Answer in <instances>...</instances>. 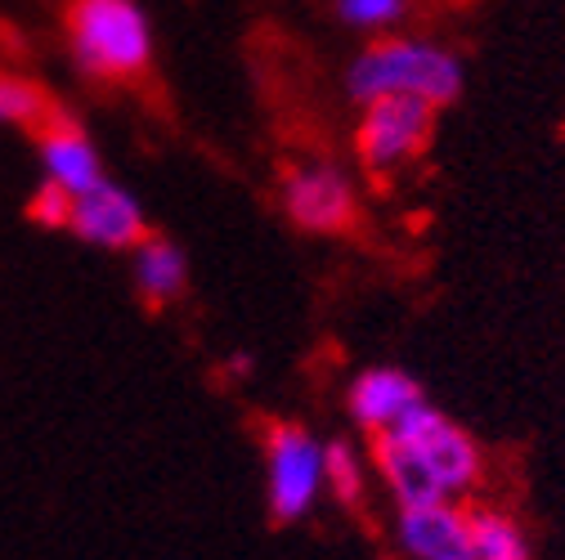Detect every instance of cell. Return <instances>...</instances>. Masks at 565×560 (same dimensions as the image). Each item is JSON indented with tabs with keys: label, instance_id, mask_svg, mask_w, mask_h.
<instances>
[{
	"label": "cell",
	"instance_id": "cell-1",
	"mask_svg": "<svg viewBox=\"0 0 565 560\" xmlns=\"http://www.w3.org/2000/svg\"><path fill=\"white\" fill-rule=\"evenodd\" d=\"M345 90L360 104L382 95H408V99H427L431 108H445L462 95V63L431 41L382 36L350 63Z\"/></svg>",
	"mask_w": 565,
	"mask_h": 560
},
{
	"label": "cell",
	"instance_id": "cell-2",
	"mask_svg": "<svg viewBox=\"0 0 565 560\" xmlns=\"http://www.w3.org/2000/svg\"><path fill=\"white\" fill-rule=\"evenodd\" d=\"M67 54L95 82H126L153 58V28L139 0H73Z\"/></svg>",
	"mask_w": 565,
	"mask_h": 560
},
{
	"label": "cell",
	"instance_id": "cell-3",
	"mask_svg": "<svg viewBox=\"0 0 565 560\" xmlns=\"http://www.w3.org/2000/svg\"><path fill=\"white\" fill-rule=\"evenodd\" d=\"M328 488L323 475V444L306 431V427H269L265 440V498H269V516L278 525H297L301 516H310L315 498Z\"/></svg>",
	"mask_w": 565,
	"mask_h": 560
},
{
	"label": "cell",
	"instance_id": "cell-4",
	"mask_svg": "<svg viewBox=\"0 0 565 560\" xmlns=\"http://www.w3.org/2000/svg\"><path fill=\"white\" fill-rule=\"evenodd\" d=\"M431 130H436V108L427 99H408V95L369 99L355 130L360 162L373 175H391L413 158H422V149L431 144Z\"/></svg>",
	"mask_w": 565,
	"mask_h": 560
},
{
	"label": "cell",
	"instance_id": "cell-5",
	"mask_svg": "<svg viewBox=\"0 0 565 560\" xmlns=\"http://www.w3.org/2000/svg\"><path fill=\"white\" fill-rule=\"evenodd\" d=\"M391 435L408 440L422 457H427V466H431V471L440 475V484L449 488V498L471 494V488L480 484V475H484V453H480V444H476L458 422H449L440 408H431L427 399L413 403V408L399 417V422L391 427Z\"/></svg>",
	"mask_w": 565,
	"mask_h": 560
},
{
	"label": "cell",
	"instance_id": "cell-6",
	"mask_svg": "<svg viewBox=\"0 0 565 560\" xmlns=\"http://www.w3.org/2000/svg\"><path fill=\"white\" fill-rule=\"evenodd\" d=\"M282 212L306 234H341L355 220V189H350L341 166L310 162V166H297L288 184H282Z\"/></svg>",
	"mask_w": 565,
	"mask_h": 560
},
{
	"label": "cell",
	"instance_id": "cell-7",
	"mask_svg": "<svg viewBox=\"0 0 565 560\" xmlns=\"http://www.w3.org/2000/svg\"><path fill=\"white\" fill-rule=\"evenodd\" d=\"M86 247H104V251H135L149 238L145 225V206L139 197L113 180H99L90 193L73 197V220H67Z\"/></svg>",
	"mask_w": 565,
	"mask_h": 560
},
{
	"label": "cell",
	"instance_id": "cell-8",
	"mask_svg": "<svg viewBox=\"0 0 565 560\" xmlns=\"http://www.w3.org/2000/svg\"><path fill=\"white\" fill-rule=\"evenodd\" d=\"M395 542L408 560H476L471 556V516L454 503L404 507L395 520Z\"/></svg>",
	"mask_w": 565,
	"mask_h": 560
},
{
	"label": "cell",
	"instance_id": "cell-9",
	"mask_svg": "<svg viewBox=\"0 0 565 560\" xmlns=\"http://www.w3.org/2000/svg\"><path fill=\"white\" fill-rule=\"evenodd\" d=\"M41 171L50 184H58L63 193H90L104 175V162H99V149L90 144V134L73 121V117H50L45 130H41Z\"/></svg>",
	"mask_w": 565,
	"mask_h": 560
},
{
	"label": "cell",
	"instance_id": "cell-10",
	"mask_svg": "<svg viewBox=\"0 0 565 560\" xmlns=\"http://www.w3.org/2000/svg\"><path fill=\"white\" fill-rule=\"evenodd\" d=\"M373 466L377 475L386 480L391 498L404 507H431V503H454L449 488L440 484V475L427 466V457H422L408 440L391 435V431H377L373 435Z\"/></svg>",
	"mask_w": 565,
	"mask_h": 560
},
{
	"label": "cell",
	"instance_id": "cell-11",
	"mask_svg": "<svg viewBox=\"0 0 565 560\" xmlns=\"http://www.w3.org/2000/svg\"><path fill=\"white\" fill-rule=\"evenodd\" d=\"M413 403H422V386L399 368H369L350 386V417L369 435L391 431Z\"/></svg>",
	"mask_w": 565,
	"mask_h": 560
},
{
	"label": "cell",
	"instance_id": "cell-12",
	"mask_svg": "<svg viewBox=\"0 0 565 560\" xmlns=\"http://www.w3.org/2000/svg\"><path fill=\"white\" fill-rule=\"evenodd\" d=\"M130 278H135V292L145 297V305H171L184 283H189V260L184 251L171 243V238H145L135 247V265H130Z\"/></svg>",
	"mask_w": 565,
	"mask_h": 560
},
{
	"label": "cell",
	"instance_id": "cell-13",
	"mask_svg": "<svg viewBox=\"0 0 565 560\" xmlns=\"http://www.w3.org/2000/svg\"><path fill=\"white\" fill-rule=\"evenodd\" d=\"M471 516V556L476 560H530L521 525L503 511H467Z\"/></svg>",
	"mask_w": 565,
	"mask_h": 560
},
{
	"label": "cell",
	"instance_id": "cell-14",
	"mask_svg": "<svg viewBox=\"0 0 565 560\" xmlns=\"http://www.w3.org/2000/svg\"><path fill=\"white\" fill-rule=\"evenodd\" d=\"M50 117L54 108L36 82L0 73V126H45Z\"/></svg>",
	"mask_w": 565,
	"mask_h": 560
},
{
	"label": "cell",
	"instance_id": "cell-15",
	"mask_svg": "<svg viewBox=\"0 0 565 560\" xmlns=\"http://www.w3.org/2000/svg\"><path fill=\"white\" fill-rule=\"evenodd\" d=\"M323 475H328V488L337 494V503H360V494H364V462H360V453L350 449L345 440H332V444H323Z\"/></svg>",
	"mask_w": 565,
	"mask_h": 560
},
{
	"label": "cell",
	"instance_id": "cell-16",
	"mask_svg": "<svg viewBox=\"0 0 565 560\" xmlns=\"http://www.w3.org/2000/svg\"><path fill=\"white\" fill-rule=\"evenodd\" d=\"M337 19L360 32H391L408 19V0H337Z\"/></svg>",
	"mask_w": 565,
	"mask_h": 560
},
{
	"label": "cell",
	"instance_id": "cell-17",
	"mask_svg": "<svg viewBox=\"0 0 565 560\" xmlns=\"http://www.w3.org/2000/svg\"><path fill=\"white\" fill-rule=\"evenodd\" d=\"M28 216L41 225V229H67V220H73V193H63L58 184H41L36 197L28 202Z\"/></svg>",
	"mask_w": 565,
	"mask_h": 560
}]
</instances>
